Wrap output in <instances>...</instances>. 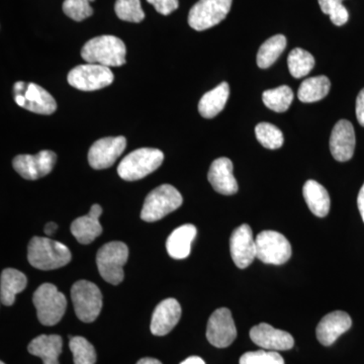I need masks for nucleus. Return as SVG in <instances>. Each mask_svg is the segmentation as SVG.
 <instances>
[{
    "label": "nucleus",
    "instance_id": "f257e3e1",
    "mask_svg": "<svg viewBox=\"0 0 364 364\" xmlns=\"http://www.w3.org/2000/svg\"><path fill=\"white\" fill-rule=\"evenodd\" d=\"M31 265L40 270L58 269L71 261V252L64 244L45 237H33L28 246Z\"/></svg>",
    "mask_w": 364,
    "mask_h": 364
},
{
    "label": "nucleus",
    "instance_id": "f03ea898",
    "mask_svg": "<svg viewBox=\"0 0 364 364\" xmlns=\"http://www.w3.org/2000/svg\"><path fill=\"white\" fill-rule=\"evenodd\" d=\"M127 48L123 41L114 36H100L88 41L81 57L90 64L105 67H119L126 63Z\"/></svg>",
    "mask_w": 364,
    "mask_h": 364
},
{
    "label": "nucleus",
    "instance_id": "7ed1b4c3",
    "mask_svg": "<svg viewBox=\"0 0 364 364\" xmlns=\"http://www.w3.org/2000/svg\"><path fill=\"white\" fill-rule=\"evenodd\" d=\"M164 155L154 148L133 151L119 163L117 173L126 181H136L149 176L161 166Z\"/></svg>",
    "mask_w": 364,
    "mask_h": 364
},
{
    "label": "nucleus",
    "instance_id": "20e7f679",
    "mask_svg": "<svg viewBox=\"0 0 364 364\" xmlns=\"http://www.w3.org/2000/svg\"><path fill=\"white\" fill-rule=\"evenodd\" d=\"M182 203L183 198L174 186L162 184L153 189L146 198L141 219L148 223L159 221L181 207Z\"/></svg>",
    "mask_w": 364,
    "mask_h": 364
},
{
    "label": "nucleus",
    "instance_id": "39448f33",
    "mask_svg": "<svg viewBox=\"0 0 364 364\" xmlns=\"http://www.w3.org/2000/svg\"><path fill=\"white\" fill-rule=\"evenodd\" d=\"M33 305L41 324H58L66 312L67 299L52 284H43L33 294Z\"/></svg>",
    "mask_w": 364,
    "mask_h": 364
},
{
    "label": "nucleus",
    "instance_id": "423d86ee",
    "mask_svg": "<svg viewBox=\"0 0 364 364\" xmlns=\"http://www.w3.org/2000/svg\"><path fill=\"white\" fill-rule=\"evenodd\" d=\"M129 257L128 246L123 242L114 241L105 244L98 250L97 264L102 279L117 286L124 280V265Z\"/></svg>",
    "mask_w": 364,
    "mask_h": 364
},
{
    "label": "nucleus",
    "instance_id": "0eeeda50",
    "mask_svg": "<svg viewBox=\"0 0 364 364\" xmlns=\"http://www.w3.org/2000/svg\"><path fill=\"white\" fill-rule=\"evenodd\" d=\"M74 311L79 320L91 323L97 320L102 308V294L97 284L79 280L71 289Z\"/></svg>",
    "mask_w": 364,
    "mask_h": 364
},
{
    "label": "nucleus",
    "instance_id": "6e6552de",
    "mask_svg": "<svg viewBox=\"0 0 364 364\" xmlns=\"http://www.w3.org/2000/svg\"><path fill=\"white\" fill-rule=\"evenodd\" d=\"M14 97L18 107L35 114L49 116L57 109V102L54 97L36 83H26L23 81L14 83Z\"/></svg>",
    "mask_w": 364,
    "mask_h": 364
},
{
    "label": "nucleus",
    "instance_id": "1a4fd4ad",
    "mask_svg": "<svg viewBox=\"0 0 364 364\" xmlns=\"http://www.w3.org/2000/svg\"><path fill=\"white\" fill-rule=\"evenodd\" d=\"M233 0H200L191 7L188 25L202 32L224 21L231 9Z\"/></svg>",
    "mask_w": 364,
    "mask_h": 364
},
{
    "label": "nucleus",
    "instance_id": "9d476101",
    "mask_svg": "<svg viewBox=\"0 0 364 364\" xmlns=\"http://www.w3.org/2000/svg\"><path fill=\"white\" fill-rule=\"evenodd\" d=\"M255 243L256 257L267 264H284L291 258V243L279 232H261L256 237Z\"/></svg>",
    "mask_w": 364,
    "mask_h": 364
},
{
    "label": "nucleus",
    "instance_id": "9b49d317",
    "mask_svg": "<svg viewBox=\"0 0 364 364\" xmlns=\"http://www.w3.org/2000/svg\"><path fill=\"white\" fill-rule=\"evenodd\" d=\"M114 78L109 67L88 63L72 69L67 80L72 87L79 90L95 91L111 85Z\"/></svg>",
    "mask_w": 364,
    "mask_h": 364
},
{
    "label": "nucleus",
    "instance_id": "f8f14e48",
    "mask_svg": "<svg viewBox=\"0 0 364 364\" xmlns=\"http://www.w3.org/2000/svg\"><path fill=\"white\" fill-rule=\"evenodd\" d=\"M57 156L53 151H41L36 155H18L14 158V170L23 178L28 181H37L41 177L48 176L56 164Z\"/></svg>",
    "mask_w": 364,
    "mask_h": 364
},
{
    "label": "nucleus",
    "instance_id": "ddd939ff",
    "mask_svg": "<svg viewBox=\"0 0 364 364\" xmlns=\"http://www.w3.org/2000/svg\"><path fill=\"white\" fill-rule=\"evenodd\" d=\"M126 147L127 140L123 136L100 139L91 146L88 152V162L93 169L109 168L123 154Z\"/></svg>",
    "mask_w": 364,
    "mask_h": 364
},
{
    "label": "nucleus",
    "instance_id": "4468645a",
    "mask_svg": "<svg viewBox=\"0 0 364 364\" xmlns=\"http://www.w3.org/2000/svg\"><path fill=\"white\" fill-rule=\"evenodd\" d=\"M237 337V329L229 309L220 308L208 318L207 338L213 346L226 348Z\"/></svg>",
    "mask_w": 364,
    "mask_h": 364
},
{
    "label": "nucleus",
    "instance_id": "2eb2a0df",
    "mask_svg": "<svg viewBox=\"0 0 364 364\" xmlns=\"http://www.w3.org/2000/svg\"><path fill=\"white\" fill-rule=\"evenodd\" d=\"M230 250L237 267L244 269L253 262L256 258V243L249 225H241L232 233Z\"/></svg>",
    "mask_w": 364,
    "mask_h": 364
},
{
    "label": "nucleus",
    "instance_id": "dca6fc26",
    "mask_svg": "<svg viewBox=\"0 0 364 364\" xmlns=\"http://www.w3.org/2000/svg\"><path fill=\"white\" fill-rule=\"evenodd\" d=\"M250 338L264 350L286 351L294 345V337L289 333L275 329L267 323L254 326L250 330Z\"/></svg>",
    "mask_w": 364,
    "mask_h": 364
},
{
    "label": "nucleus",
    "instance_id": "f3484780",
    "mask_svg": "<svg viewBox=\"0 0 364 364\" xmlns=\"http://www.w3.org/2000/svg\"><path fill=\"white\" fill-rule=\"evenodd\" d=\"M355 132L350 122L340 119L335 124L330 138V150L335 160L346 162L353 157L355 150Z\"/></svg>",
    "mask_w": 364,
    "mask_h": 364
},
{
    "label": "nucleus",
    "instance_id": "a211bd4d",
    "mask_svg": "<svg viewBox=\"0 0 364 364\" xmlns=\"http://www.w3.org/2000/svg\"><path fill=\"white\" fill-rule=\"evenodd\" d=\"M181 317V304L176 299H166L155 308L150 329L155 336H165L172 331Z\"/></svg>",
    "mask_w": 364,
    "mask_h": 364
},
{
    "label": "nucleus",
    "instance_id": "6ab92c4d",
    "mask_svg": "<svg viewBox=\"0 0 364 364\" xmlns=\"http://www.w3.org/2000/svg\"><path fill=\"white\" fill-rule=\"evenodd\" d=\"M351 326L350 316L343 311H335L328 314L320 321L317 327L318 342L324 346H330L342 334L348 331Z\"/></svg>",
    "mask_w": 364,
    "mask_h": 364
},
{
    "label": "nucleus",
    "instance_id": "aec40b11",
    "mask_svg": "<svg viewBox=\"0 0 364 364\" xmlns=\"http://www.w3.org/2000/svg\"><path fill=\"white\" fill-rule=\"evenodd\" d=\"M208 179L217 193L232 196L238 191V183L233 174V163L226 157L215 159L208 170Z\"/></svg>",
    "mask_w": 364,
    "mask_h": 364
},
{
    "label": "nucleus",
    "instance_id": "412c9836",
    "mask_svg": "<svg viewBox=\"0 0 364 364\" xmlns=\"http://www.w3.org/2000/svg\"><path fill=\"white\" fill-rule=\"evenodd\" d=\"M102 214V207L93 205L87 215L79 217L72 223L71 233L79 243L87 245L102 235V227L100 223Z\"/></svg>",
    "mask_w": 364,
    "mask_h": 364
},
{
    "label": "nucleus",
    "instance_id": "4be33fe9",
    "mask_svg": "<svg viewBox=\"0 0 364 364\" xmlns=\"http://www.w3.org/2000/svg\"><path fill=\"white\" fill-rule=\"evenodd\" d=\"M196 228L186 224L174 230L166 241L167 252L174 259H184L188 257L191 250V243L195 240Z\"/></svg>",
    "mask_w": 364,
    "mask_h": 364
},
{
    "label": "nucleus",
    "instance_id": "5701e85b",
    "mask_svg": "<svg viewBox=\"0 0 364 364\" xmlns=\"http://www.w3.org/2000/svg\"><path fill=\"white\" fill-rule=\"evenodd\" d=\"M62 346L63 341L59 335H40L28 344V350L42 359L44 364H60Z\"/></svg>",
    "mask_w": 364,
    "mask_h": 364
},
{
    "label": "nucleus",
    "instance_id": "b1692460",
    "mask_svg": "<svg viewBox=\"0 0 364 364\" xmlns=\"http://www.w3.org/2000/svg\"><path fill=\"white\" fill-rule=\"evenodd\" d=\"M28 284V279L23 272L14 268H6L1 272L0 279V299L4 306H13L16 296L21 293Z\"/></svg>",
    "mask_w": 364,
    "mask_h": 364
},
{
    "label": "nucleus",
    "instance_id": "393cba45",
    "mask_svg": "<svg viewBox=\"0 0 364 364\" xmlns=\"http://www.w3.org/2000/svg\"><path fill=\"white\" fill-rule=\"evenodd\" d=\"M230 95V86L227 82L205 93L198 102V112L205 119H213L225 109Z\"/></svg>",
    "mask_w": 364,
    "mask_h": 364
},
{
    "label": "nucleus",
    "instance_id": "a878e982",
    "mask_svg": "<svg viewBox=\"0 0 364 364\" xmlns=\"http://www.w3.org/2000/svg\"><path fill=\"white\" fill-rule=\"evenodd\" d=\"M304 198L311 212L318 218L329 214L330 196L327 189L316 181H308L303 188Z\"/></svg>",
    "mask_w": 364,
    "mask_h": 364
},
{
    "label": "nucleus",
    "instance_id": "bb28decb",
    "mask_svg": "<svg viewBox=\"0 0 364 364\" xmlns=\"http://www.w3.org/2000/svg\"><path fill=\"white\" fill-rule=\"evenodd\" d=\"M330 87H331V83H330L329 78L324 75L306 79L299 86V100L306 104L318 102L327 97Z\"/></svg>",
    "mask_w": 364,
    "mask_h": 364
},
{
    "label": "nucleus",
    "instance_id": "cd10ccee",
    "mask_svg": "<svg viewBox=\"0 0 364 364\" xmlns=\"http://www.w3.org/2000/svg\"><path fill=\"white\" fill-rule=\"evenodd\" d=\"M287 47V38L284 35L273 36L265 41L257 53V64L260 68L267 69L273 65Z\"/></svg>",
    "mask_w": 364,
    "mask_h": 364
},
{
    "label": "nucleus",
    "instance_id": "c85d7f7f",
    "mask_svg": "<svg viewBox=\"0 0 364 364\" xmlns=\"http://www.w3.org/2000/svg\"><path fill=\"white\" fill-rule=\"evenodd\" d=\"M262 100L268 109L275 112H284L291 107L294 100V92L289 86L282 85L264 91Z\"/></svg>",
    "mask_w": 364,
    "mask_h": 364
},
{
    "label": "nucleus",
    "instance_id": "c756f323",
    "mask_svg": "<svg viewBox=\"0 0 364 364\" xmlns=\"http://www.w3.org/2000/svg\"><path fill=\"white\" fill-rule=\"evenodd\" d=\"M287 66L294 78L305 77L315 67V59L311 53L301 48H296L289 53Z\"/></svg>",
    "mask_w": 364,
    "mask_h": 364
},
{
    "label": "nucleus",
    "instance_id": "7c9ffc66",
    "mask_svg": "<svg viewBox=\"0 0 364 364\" xmlns=\"http://www.w3.org/2000/svg\"><path fill=\"white\" fill-rule=\"evenodd\" d=\"M69 347L73 353L74 364H95L97 352L88 340L80 336H70Z\"/></svg>",
    "mask_w": 364,
    "mask_h": 364
},
{
    "label": "nucleus",
    "instance_id": "2f4dec72",
    "mask_svg": "<svg viewBox=\"0 0 364 364\" xmlns=\"http://www.w3.org/2000/svg\"><path fill=\"white\" fill-rule=\"evenodd\" d=\"M255 135L258 142L267 149H279L284 144L282 132L274 124L269 123L258 124L255 128Z\"/></svg>",
    "mask_w": 364,
    "mask_h": 364
},
{
    "label": "nucleus",
    "instance_id": "473e14b6",
    "mask_svg": "<svg viewBox=\"0 0 364 364\" xmlns=\"http://www.w3.org/2000/svg\"><path fill=\"white\" fill-rule=\"evenodd\" d=\"M114 11L122 21L141 23L145 18L140 0H117Z\"/></svg>",
    "mask_w": 364,
    "mask_h": 364
},
{
    "label": "nucleus",
    "instance_id": "72a5a7b5",
    "mask_svg": "<svg viewBox=\"0 0 364 364\" xmlns=\"http://www.w3.org/2000/svg\"><path fill=\"white\" fill-rule=\"evenodd\" d=\"M323 13L328 14L335 26H341L348 21L349 14L342 4L343 0H318Z\"/></svg>",
    "mask_w": 364,
    "mask_h": 364
},
{
    "label": "nucleus",
    "instance_id": "f704fd0d",
    "mask_svg": "<svg viewBox=\"0 0 364 364\" xmlns=\"http://www.w3.org/2000/svg\"><path fill=\"white\" fill-rule=\"evenodd\" d=\"M95 0H64L63 11L68 18L75 21H82L93 14L90 2Z\"/></svg>",
    "mask_w": 364,
    "mask_h": 364
},
{
    "label": "nucleus",
    "instance_id": "c9c22d12",
    "mask_svg": "<svg viewBox=\"0 0 364 364\" xmlns=\"http://www.w3.org/2000/svg\"><path fill=\"white\" fill-rule=\"evenodd\" d=\"M240 364H284L277 351L258 350L247 352L241 356Z\"/></svg>",
    "mask_w": 364,
    "mask_h": 364
},
{
    "label": "nucleus",
    "instance_id": "e433bc0d",
    "mask_svg": "<svg viewBox=\"0 0 364 364\" xmlns=\"http://www.w3.org/2000/svg\"><path fill=\"white\" fill-rule=\"evenodd\" d=\"M150 4L155 7L158 13L163 16H168L178 9V0H147Z\"/></svg>",
    "mask_w": 364,
    "mask_h": 364
},
{
    "label": "nucleus",
    "instance_id": "4c0bfd02",
    "mask_svg": "<svg viewBox=\"0 0 364 364\" xmlns=\"http://www.w3.org/2000/svg\"><path fill=\"white\" fill-rule=\"evenodd\" d=\"M356 117H358V123L364 127V88L359 92L356 100Z\"/></svg>",
    "mask_w": 364,
    "mask_h": 364
},
{
    "label": "nucleus",
    "instance_id": "58836bf2",
    "mask_svg": "<svg viewBox=\"0 0 364 364\" xmlns=\"http://www.w3.org/2000/svg\"><path fill=\"white\" fill-rule=\"evenodd\" d=\"M358 205L359 213H360L361 218H363L364 222V183L358 193Z\"/></svg>",
    "mask_w": 364,
    "mask_h": 364
},
{
    "label": "nucleus",
    "instance_id": "ea45409f",
    "mask_svg": "<svg viewBox=\"0 0 364 364\" xmlns=\"http://www.w3.org/2000/svg\"><path fill=\"white\" fill-rule=\"evenodd\" d=\"M57 229H58V226H57L56 223H48L44 228L45 233L48 235V236H51V235H54L56 233Z\"/></svg>",
    "mask_w": 364,
    "mask_h": 364
},
{
    "label": "nucleus",
    "instance_id": "a19ab883",
    "mask_svg": "<svg viewBox=\"0 0 364 364\" xmlns=\"http://www.w3.org/2000/svg\"><path fill=\"white\" fill-rule=\"evenodd\" d=\"M181 364H205V361L198 356H191L186 358V360L182 361Z\"/></svg>",
    "mask_w": 364,
    "mask_h": 364
},
{
    "label": "nucleus",
    "instance_id": "79ce46f5",
    "mask_svg": "<svg viewBox=\"0 0 364 364\" xmlns=\"http://www.w3.org/2000/svg\"><path fill=\"white\" fill-rule=\"evenodd\" d=\"M136 364H162L158 359L146 358L140 359Z\"/></svg>",
    "mask_w": 364,
    "mask_h": 364
},
{
    "label": "nucleus",
    "instance_id": "37998d69",
    "mask_svg": "<svg viewBox=\"0 0 364 364\" xmlns=\"http://www.w3.org/2000/svg\"><path fill=\"white\" fill-rule=\"evenodd\" d=\"M0 364H4V363H0Z\"/></svg>",
    "mask_w": 364,
    "mask_h": 364
}]
</instances>
